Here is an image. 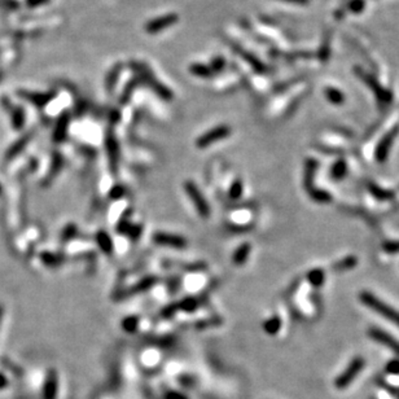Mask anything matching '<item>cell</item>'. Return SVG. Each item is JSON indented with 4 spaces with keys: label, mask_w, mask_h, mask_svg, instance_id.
Returning <instances> with one entry per match:
<instances>
[{
    "label": "cell",
    "mask_w": 399,
    "mask_h": 399,
    "mask_svg": "<svg viewBox=\"0 0 399 399\" xmlns=\"http://www.w3.org/2000/svg\"><path fill=\"white\" fill-rule=\"evenodd\" d=\"M231 134V129L226 124H222V126L214 127L213 130L210 131L205 132L203 136H199L196 141V145L198 148H206V146L211 145V144L217 143V141L223 140V139L227 138L228 135Z\"/></svg>",
    "instance_id": "cell-4"
},
{
    "label": "cell",
    "mask_w": 399,
    "mask_h": 399,
    "mask_svg": "<svg viewBox=\"0 0 399 399\" xmlns=\"http://www.w3.org/2000/svg\"><path fill=\"white\" fill-rule=\"evenodd\" d=\"M332 174L335 175L336 178H341L343 174H345V163L338 162L337 165L335 166V170L332 171Z\"/></svg>",
    "instance_id": "cell-25"
},
{
    "label": "cell",
    "mask_w": 399,
    "mask_h": 399,
    "mask_svg": "<svg viewBox=\"0 0 399 399\" xmlns=\"http://www.w3.org/2000/svg\"><path fill=\"white\" fill-rule=\"evenodd\" d=\"M2 192H3V186L0 184V194H2Z\"/></svg>",
    "instance_id": "cell-34"
},
{
    "label": "cell",
    "mask_w": 399,
    "mask_h": 399,
    "mask_svg": "<svg viewBox=\"0 0 399 399\" xmlns=\"http://www.w3.org/2000/svg\"><path fill=\"white\" fill-rule=\"evenodd\" d=\"M389 371L393 372V373H398L399 372V362H391L390 364H389Z\"/></svg>",
    "instance_id": "cell-28"
},
{
    "label": "cell",
    "mask_w": 399,
    "mask_h": 399,
    "mask_svg": "<svg viewBox=\"0 0 399 399\" xmlns=\"http://www.w3.org/2000/svg\"><path fill=\"white\" fill-rule=\"evenodd\" d=\"M12 124L16 130H21L25 124V112L22 108H14L12 112Z\"/></svg>",
    "instance_id": "cell-16"
},
{
    "label": "cell",
    "mask_w": 399,
    "mask_h": 399,
    "mask_svg": "<svg viewBox=\"0 0 399 399\" xmlns=\"http://www.w3.org/2000/svg\"><path fill=\"white\" fill-rule=\"evenodd\" d=\"M386 249H389V251H390V252L398 251V249H399V245H395V244H393V245H388V246H386Z\"/></svg>",
    "instance_id": "cell-31"
},
{
    "label": "cell",
    "mask_w": 399,
    "mask_h": 399,
    "mask_svg": "<svg viewBox=\"0 0 399 399\" xmlns=\"http://www.w3.org/2000/svg\"><path fill=\"white\" fill-rule=\"evenodd\" d=\"M310 280H311L315 285H320L321 281L324 280V273L319 270L312 271V272H310Z\"/></svg>",
    "instance_id": "cell-21"
},
{
    "label": "cell",
    "mask_w": 399,
    "mask_h": 399,
    "mask_svg": "<svg viewBox=\"0 0 399 399\" xmlns=\"http://www.w3.org/2000/svg\"><path fill=\"white\" fill-rule=\"evenodd\" d=\"M251 251H252V246L249 244H242L241 246L237 247L236 252H235L234 254V258H232L234 259V263L236 264V266H242V264L246 262Z\"/></svg>",
    "instance_id": "cell-13"
},
{
    "label": "cell",
    "mask_w": 399,
    "mask_h": 399,
    "mask_svg": "<svg viewBox=\"0 0 399 399\" xmlns=\"http://www.w3.org/2000/svg\"><path fill=\"white\" fill-rule=\"evenodd\" d=\"M21 96L29 100L30 103H33L37 107H43V105L47 104L49 100L52 98V95H44V93H31V92H20Z\"/></svg>",
    "instance_id": "cell-11"
},
{
    "label": "cell",
    "mask_w": 399,
    "mask_h": 399,
    "mask_svg": "<svg viewBox=\"0 0 399 399\" xmlns=\"http://www.w3.org/2000/svg\"><path fill=\"white\" fill-rule=\"evenodd\" d=\"M57 390H59V377H57V372L51 369L45 377L42 399H56Z\"/></svg>",
    "instance_id": "cell-7"
},
{
    "label": "cell",
    "mask_w": 399,
    "mask_h": 399,
    "mask_svg": "<svg viewBox=\"0 0 399 399\" xmlns=\"http://www.w3.org/2000/svg\"><path fill=\"white\" fill-rule=\"evenodd\" d=\"M138 327V319L136 318H127L123 321V328L129 332H134Z\"/></svg>",
    "instance_id": "cell-23"
},
{
    "label": "cell",
    "mask_w": 399,
    "mask_h": 399,
    "mask_svg": "<svg viewBox=\"0 0 399 399\" xmlns=\"http://www.w3.org/2000/svg\"><path fill=\"white\" fill-rule=\"evenodd\" d=\"M166 399H186V398L178 393H169L166 394Z\"/></svg>",
    "instance_id": "cell-30"
},
{
    "label": "cell",
    "mask_w": 399,
    "mask_h": 399,
    "mask_svg": "<svg viewBox=\"0 0 399 399\" xmlns=\"http://www.w3.org/2000/svg\"><path fill=\"white\" fill-rule=\"evenodd\" d=\"M279 327H280V323H279L278 319H271V320H268L267 323L264 324V328H266L268 333H276Z\"/></svg>",
    "instance_id": "cell-22"
},
{
    "label": "cell",
    "mask_w": 399,
    "mask_h": 399,
    "mask_svg": "<svg viewBox=\"0 0 399 399\" xmlns=\"http://www.w3.org/2000/svg\"><path fill=\"white\" fill-rule=\"evenodd\" d=\"M68 123H69V117L68 114H62L60 117L59 122H57L56 130L54 132V139L56 141H61L62 139L66 135V130H68Z\"/></svg>",
    "instance_id": "cell-12"
},
{
    "label": "cell",
    "mask_w": 399,
    "mask_h": 399,
    "mask_svg": "<svg viewBox=\"0 0 399 399\" xmlns=\"http://www.w3.org/2000/svg\"><path fill=\"white\" fill-rule=\"evenodd\" d=\"M242 193V184L241 182H235L234 184H232V187H231V191H230V197L232 199H236L239 198L240 196H241Z\"/></svg>",
    "instance_id": "cell-20"
},
{
    "label": "cell",
    "mask_w": 399,
    "mask_h": 399,
    "mask_svg": "<svg viewBox=\"0 0 399 399\" xmlns=\"http://www.w3.org/2000/svg\"><path fill=\"white\" fill-rule=\"evenodd\" d=\"M153 284H155V279L153 278L144 279V280H141L139 284H136V287H134L131 290H130V294H136V293L139 292H144V290L149 289Z\"/></svg>",
    "instance_id": "cell-17"
},
{
    "label": "cell",
    "mask_w": 399,
    "mask_h": 399,
    "mask_svg": "<svg viewBox=\"0 0 399 399\" xmlns=\"http://www.w3.org/2000/svg\"><path fill=\"white\" fill-rule=\"evenodd\" d=\"M363 367H364V360H363V358L360 357L355 358V359L348 364L347 368H346L345 371L338 376V379L336 380L335 382L336 386H337L338 389H345L346 386L350 385L353 380H354L355 377L358 376V373L362 371Z\"/></svg>",
    "instance_id": "cell-3"
},
{
    "label": "cell",
    "mask_w": 399,
    "mask_h": 399,
    "mask_svg": "<svg viewBox=\"0 0 399 399\" xmlns=\"http://www.w3.org/2000/svg\"><path fill=\"white\" fill-rule=\"evenodd\" d=\"M42 261L44 262L45 264H48V266H56V264L59 263V259H57V257L52 256V254H49V253L42 254Z\"/></svg>",
    "instance_id": "cell-24"
},
{
    "label": "cell",
    "mask_w": 399,
    "mask_h": 399,
    "mask_svg": "<svg viewBox=\"0 0 399 399\" xmlns=\"http://www.w3.org/2000/svg\"><path fill=\"white\" fill-rule=\"evenodd\" d=\"M178 20H179V18H178L177 14L174 13L155 18V20L149 21V22L146 23L145 31H148L149 34H155V33H158V31H162L165 30V29L172 26Z\"/></svg>",
    "instance_id": "cell-6"
},
{
    "label": "cell",
    "mask_w": 399,
    "mask_h": 399,
    "mask_svg": "<svg viewBox=\"0 0 399 399\" xmlns=\"http://www.w3.org/2000/svg\"><path fill=\"white\" fill-rule=\"evenodd\" d=\"M371 335H372V337H373L375 340L379 341V342L385 343V345H388L389 347H391L393 350L399 352V343L396 342V341H394L393 338H391L390 336L388 335V333H384V332L379 331V329H372Z\"/></svg>",
    "instance_id": "cell-10"
},
{
    "label": "cell",
    "mask_w": 399,
    "mask_h": 399,
    "mask_svg": "<svg viewBox=\"0 0 399 399\" xmlns=\"http://www.w3.org/2000/svg\"><path fill=\"white\" fill-rule=\"evenodd\" d=\"M395 134L396 131H391L390 134H389V135L386 136L381 143H380L379 149H377V158H379V161H384V158H386V156H388V152H389V148H390L391 143H393V138Z\"/></svg>",
    "instance_id": "cell-14"
},
{
    "label": "cell",
    "mask_w": 399,
    "mask_h": 399,
    "mask_svg": "<svg viewBox=\"0 0 399 399\" xmlns=\"http://www.w3.org/2000/svg\"><path fill=\"white\" fill-rule=\"evenodd\" d=\"M153 241L162 246L175 247V249H182L187 246V240L182 236L171 234H163V232H157L153 235Z\"/></svg>",
    "instance_id": "cell-5"
},
{
    "label": "cell",
    "mask_w": 399,
    "mask_h": 399,
    "mask_svg": "<svg viewBox=\"0 0 399 399\" xmlns=\"http://www.w3.org/2000/svg\"><path fill=\"white\" fill-rule=\"evenodd\" d=\"M360 300H362L365 306H368L369 309L375 310L376 312L381 314L384 318L389 319L390 321L396 323L399 326V312L395 311L394 309H391L390 306H388V305L384 304V302L380 301L379 298L375 297L373 294H371V293L368 292H363L362 294H360Z\"/></svg>",
    "instance_id": "cell-1"
},
{
    "label": "cell",
    "mask_w": 399,
    "mask_h": 399,
    "mask_svg": "<svg viewBox=\"0 0 399 399\" xmlns=\"http://www.w3.org/2000/svg\"><path fill=\"white\" fill-rule=\"evenodd\" d=\"M327 97L331 103L333 104H340V103L343 102V96L340 91L337 90H327Z\"/></svg>",
    "instance_id": "cell-19"
},
{
    "label": "cell",
    "mask_w": 399,
    "mask_h": 399,
    "mask_svg": "<svg viewBox=\"0 0 399 399\" xmlns=\"http://www.w3.org/2000/svg\"><path fill=\"white\" fill-rule=\"evenodd\" d=\"M108 155H109V163L112 171L115 174L118 171V146L112 138L108 140Z\"/></svg>",
    "instance_id": "cell-9"
},
{
    "label": "cell",
    "mask_w": 399,
    "mask_h": 399,
    "mask_svg": "<svg viewBox=\"0 0 399 399\" xmlns=\"http://www.w3.org/2000/svg\"><path fill=\"white\" fill-rule=\"evenodd\" d=\"M7 385H8V380H7V377L3 373H0V390L6 388Z\"/></svg>",
    "instance_id": "cell-29"
},
{
    "label": "cell",
    "mask_w": 399,
    "mask_h": 399,
    "mask_svg": "<svg viewBox=\"0 0 399 399\" xmlns=\"http://www.w3.org/2000/svg\"><path fill=\"white\" fill-rule=\"evenodd\" d=\"M3 315H4V307L3 305H0V323L3 320Z\"/></svg>",
    "instance_id": "cell-32"
},
{
    "label": "cell",
    "mask_w": 399,
    "mask_h": 399,
    "mask_svg": "<svg viewBox=\"0 0 399 399\" xmlns=\"http://www.w3.org/2000/svg\"><path fill=\"white\" fill-rule=\"evenodd\" d=\"M184 189H186V193L188 194L189 198L192 199V204L196 208L197 213L199 214V217L203 218H209L210 215V206L206 203L204 194L199 192V189L197 188V186L191 180H187L184 183Z\"/></svg>",
    "instance_id": "cell-2"
},
{
    "label": "cell",
    "mask_w": 399,
    "mask_h": 399,
    "mask_svg": "<svg viewBox=\"0 0 399 399\" xmlns=\"http://www.w3.org/2000/svg\"><path fill=\"white\" fill-rule=\"evenodd\" d=\"M364 8V2L363 0H353L350 3V9L354 12H360Z\"/></svg>",
    "instance_id": "cell-26"
},
{
    "label": "cell",
    "mask_w": 399,
    "mask_h": 399,
    "mask_svg": "<svg viewBox=\"0 0 399 399\" xmlns=\"http://www.w3.org/2000/svg\"><path fill=\"white\" fill-rule=\"evenodd\" d=\"M223 65H225V60H223V59H214L213 60V66H211V68H214V69H215V70H222Z\"/></svg>",
    "instance_id": "cell-27"
},
{
    "label": "cell",
    "mask_w": 399,
    "mask_h": 399,
    "mask_svg": "<svg viewBox=\"0 0 399 399\" xmlns=\"http://www.w3.org/2000/svg\"><path fill=\"white\" fill-rule=\"evenodd\" d=\"M96 240H97V244L100 246L103 252L105 254H110L113 251V242L110 240V237L105 234L104 231H98L97 235H96Z\"/></svg>",
    "instance_id": "cell-15"
},
{
    "label": "cell",
    "mask_w": 399,
    "mask_h": 399,
    "mask_svg": "<svg viewBox=\"0 0 399 399\" xmlns=\"http://www.w3.org/2000/svg\"><path fill=\"white\" fill-rule=\"evenodd\" d=\"M191 71L193 74H196V76L204 77V78H208V77H210L211 74H213L211 68H209V66H204V65H192Z\"/></svg>",
    "instance_id": "cell-18"
},
{
    "label": "cell",
    "mask_w": 399,
    "mask_h": 399,
    "mask_svg": "<svg viewBox=\"0 0 399 399\" xmlns=\"http://www.w3.org/2000/svg\"><path fill=\"white\" fill-rule=\"evenodd\" d=\"M30 138H31V134H26L25 136H22V138L18 139V140L8 149V152H7L6 157L8 158V160H11V158H13V157H16L17 155H20L23 149H25V146L29 144Z\"/></svg>",
    "instance_id": "cell-8"
},
{
    "label": "cell",
    "mask_w": 399,
    "mask_h": 399,
    "mask_svg": "<svg viewBox=\"0 0 399 399\" xmlns=\"http://www.w3.org/2000/svg\"><path fill=\"white\" fill-rule=\"evenodd\" d=\"M287 2H294V3H298V4H305L307 3L309 0H287Z\"/></svg>",
    "instance_id": "cell-33"
}]
</instances>
